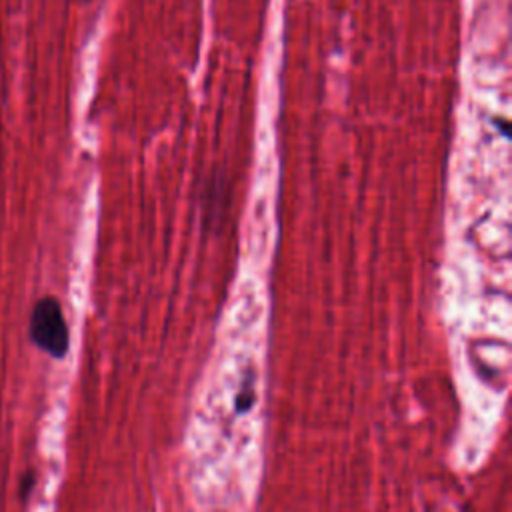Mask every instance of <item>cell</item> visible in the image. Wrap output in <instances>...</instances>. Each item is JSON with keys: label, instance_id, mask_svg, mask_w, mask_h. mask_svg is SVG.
Masks as SVG:
<instances>
[{"label": "cell", "instance_id": "1", "mask_svg": "<svg viewBox=\"0 0 512 512\" xmlns=\"http://www.w3.org/2000/svg\"><path fill=\"white\" fill-rule=\"evenodd\" d=\"M30 338L48 356L60 360L70 348V330L60 302L54 296L40 298L30 316Z\"/></svg>", "mask_w": 512, "mask_h": 512}, {"label": "cell", "instance_id": "2", "mask_svg": "<svg viewBox=\"0 0 512 512\" xmlns=\"http://www.w3.org/2000/svg\"><path fill=\"white\" fill-rule=\"evenodd\" d=\"M254 400H256V396H254V378H252V376H246V378L242 380L240 392L236 394L234 410L240 412V414H244V412H248V410L254 406Z\"/></svg>", "mask_w": 512, "mask_h": 512}, {"label": "cell", "instance_id": "3", "mask_svg": "<svg viewBox=\"0 0 512 512\" xmlns=\"http://www.w3.org/2000/svg\"><path fill=\"white\" fill-rule=\"evenodd\" d=\"M34 484H36V474H34V470H28V472L22 476V480H20V496H22V498H28L30 492H32V488H34Z\"/></svg>", "mask_w": 512, "mask_h": 512}, {"label": "cell", "instance_id": "4", "mask_svg": "<svg viewBox=\"0 0 512 512\" xmlns=\"http://www.w3.org/2000/svg\"><path fill=\"white\" fill-rule=\"evenodd\" d=\"M76 2H88V0H76Z\"/></svg>", "mask_w": 512, "mask_h": 512}]
</instances>
